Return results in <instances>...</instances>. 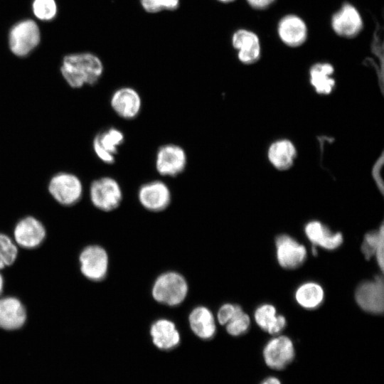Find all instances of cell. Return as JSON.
I'll use <instances>...</instances> for the list:
<instances>
[{"instance_id": "6da1fadb", "label": "cell", "mask_w": 384, "mask_h": 384, "mask_svg": "<svg viewBox=\"0 0 384 384\" xmlns=\"http://www.w3.org/2000/svg\"><path fill=\"white\" fill-rule=\"evenodd\" d=\"M104 71L100 58L94 53L84 52L65 55L60 66L61 74L73 88L98 82Z\"/></svg>"}, {"instance_id": "7a4b0ae2", "label": "cell", "mask_w": 384, "mask_h": 384, "mask_svg": "<svg viewBox=\"0 0 384 384\" xmlns=\"http://www.w3.org/2000/svg\"><path fill=\"white\" fill-rule=\"evenodd\" d=\"M188 284L186 278L175 271L159 274L151 287V296L158 303L168 306H177L186 299Z\"/></svg>"}, {"instance_id": "3957f363", "label": "cell", "mask_w": 384, "mask_h": 384, "mask_svg": "<svg viewBox=\"0 0 384 384\" xmlns=\"http://www.w3.org/2000/svg\"><path fill=\"white\" fill-rule=\"evenodd\" d=\"M40 41V28L33 19H23L16 23L9 33V49L18 57L29 55Z\"/></svg>"}, {"instance_id": "277c9868", "label": "cell", "mask_w": 384, "mask_h": 384, "mask_svg": "<svg viewBox=\"0 0 384 384\" xmlns=\"http://www.w3.org/2000/svg\"><path fill=\"white\" fill-rule=\"evenodd\" d=\"M90 198L92 205L102 211L117 209L123 199L122 189L119 182L111 176L94 180L90 187Z\"/></svg>"}, {"instance_id": "5b68a950", "label": "cell", "mask_w": 384, "mask_h": 384, "mask_svg": "<svg viewBox=\"0 0 384 384\" xmlns=\"http://www.w3.org/2000/svg\"><path fill=\"white\" fill-rule=\"evenodd\" d=\"M48 191L60 204L72 206L81 198L83 187L80 179L76 175L60 172L50 178Z\"/></svg>"}, {"instance_id": "8992f818", "label": "cell", "mask_w": 384, "mask_h": 384, "mask_svg": "<svg viewBox=\"0 0 384 384\" xmlns=\"http://www.w3.org/2000/svg\"><path fill=\"white\" fill-rule=\"evenodd\" d=\"M187 160V154L183 147L175 144H166L156 151L155 168L162 176L175 177L184 171Z\"/></svg>"}, {"instance_id": "52a82bcc", "label": "cell", "mask_w": 384, "mask_h": 384, "mask_svg": "<svg viewBox=\"0 0 384 384\" xmlns=\"http://www.w3.org/2000/svg\"><path fill=\"white\" fill-rule=\"evenodd\" d=\"M80 270L82 275L93 282L104 279L107 274L109 257L102 247L92 245L85 247L79 255Z\"/></svg>"}, {"instance_id": "ba28073f", "label": "cell", "mask_w": 384, "mask_h": 384, "mask_svg": "<svg viewBox=\"0 0 384 384\" xmlns=\"http://www.w3.org/2000/svg\"><path fill=\"white\" fill-rule=\"evenodd\" d=\"M357 304L365 311L380 314L384 309V284L381 276L360 284L355 292Z\"/></svg>"}, {"instance_id": "9c48e42d", "label": "cell", "mask_w": 384, "mask_h": 384, "mask_svg": "<svg viewBox=\"0 0 384 384\" xmlns=\"http://www.w3.org/2000/svg\"><path fill=\"white\" fill-rule=\"evenodd\" d=\"M137 196L141 206L151 212L164 210L171 201L169 187L161 180H153L142 184L138 190Z\"/></svg>"}, {"instance_id": "30bf717a", "label": "cell", "mask_w": 384, "mask_h": 384, "mask_svg": "<svg viewBox=\"0 0 384 384\" xmlns=\"http://www.w3.org/2000/svg\"><path fill=\"white\" fill-rule=\"evenodd\" d=\"M262 354L269 368L274 370L284 369L294 358V343L288 336H275L267 342Z\"/></svg>"}, {"instance_id": "8fae6325", "label": "cell", "mask_w": 384, "mask_h": 384, "mask_svg": "<svg viewBox=\"0 0 384 384\" xmlns=\"http://www.w3.org/2000/svg\"><path fill=\"white\" fill-rule=\"evenodd\" d=\"M124 142V134L116 127H109L100 132L94 138L92 147L97 158L103 163L115 162L119 149Z\"/></svg>"}, {"instance_id": "7c38bea8", "label": "cell", "mask_w": 384, "mask_h": 384, "mask_svg": "<svg viewBox=\"0 0 384 384\" xmlns=\"http://www.w3.org/2000/svg\"><path fill=\"white\" fill-rule=\"evenodd\" d=\"M275 246L277 262L284 268L299 267L306 260V247L288 235H278L275 240Z\"/></svg>"}, {"instance_id": "4fadbf2b", "label": "cell", "mask_w": 384, "mask_h": 384, "mask_svg": "<svg viewBox=\"0 0 384 384\" xmlns=\"http://www.w3.org/2000/svg\"><path fill=\"white\" fill-rule=\"evenodd\" d=\"M142 105L139 93L131 87L117 89L110 98L112 110L119 117L127 120L134 119L139 114Z\"/></svg>"}, {"instance_id": "5bb4252c", "label": "cell", "mask_w": 384, "mask_h": 384, "mask_svg": "<svg viewBox=\"0 0 384 384\" xmlns=\"http://www.w3.org/2000/svg\"><path fill=\"white\" fill-rule=\"evenodd\" d=\"M363 22L357 9L345 3L332 16L331 26L334 31L344 38H353L362 30Z\"/></svg>"}, {"instance_id": "9a60e30c", "label": "cell", "mask_w": 384, "mask_h": 384, "mask_svg": "<svg viewBox=\"0 0 384 384\" xmlns=\"http://www.w3.org/2000/svg\"><path fill=\"white\" fill-rule=\"evenodd\" d=\"M16 243L25 249H34L44 240L46 231L41 221L33 216L19 220L14 231Z\"/></svg>"}, {"instance_id": "2e32d148", "label": "cell", "mask_w": 384, "mask_h": 384, "mask_svg": "<svg viewBox=\"0 0 384 384\" xmlns=\"http://www.w3.org/2000/svg\"><path fill=\"white\" fill-rule=\"evenodd\" d=\"M232 45L238 50V58L244 64H252L257 62L261 53L259 37L253 31L240 28L232 36Z\"/></svg>"}, {"instance_id": "e0dca14e", "label": "cell", "mask_w": 384, "mask_h": 384, "mask_svg": "<svg viewBox=\"0 0 384 384\" xmlns=\"http://www.w3.org/2000/svg\"><path fill=\"white\" fill-rule=\"evenodd\" d=\"M280 40L287 46L297 47L302 45L307 37L306 23L299 16L289 14L282 17L277 26Z\"/></svg>"}, {"instance_id": "ac0fdd59", "label": "cell", "mask_w": 384, "mask_h": 384, "mask_svg": "<svg viewBox=\"0 0 384 384\" xmlns=\"http://www.w3.org/2000/svg\"><path fill=\"white\" fill-rule=\"evenodd\" d=\"M154 345L160 350L169 351L177 347L181 336L171 320L161 318L154 321L149 330Z\"/></svg>"}, {"instance_id": "d6986e66", "label": "cell", "mask_w": 384, "mask_h": 384, "mask_svg": "<svg viewBox=\"0 0 384 384\" xmlns=\"http://www.w3.org/2000/svg\"><path fill=\"white\" fill-rule=\"evenodd\" d=\"M26 310L21 302L14 297L0 298V328L16 330L21 328L26 320Z\"/></svg>"}, {"instance_id": "ffe728a7", "label": "cell", "mask_w": 384, "mask_h": 384, "mask_svg": "<svg viewBox=\"0 0 384 384\" xmlns=\"http://www.w3.org/2000/svg\"><path fill=\"white\" fill-rule=\"evenodd\" d=\"M188 324L193 333L202 340H210L216 332L215 318L205 306L194 307L188 314Z\"/></svg>"}, {"instance_id": "44dd1931", "label": "cell", "mask_w": 384, "mask_h": 384, "mask_svg": "<svg viewBox=\"0 0 384 384\" xmlns=\"http://www.w3.org/2000/svg\"><path fill=\"white\" fill-rule=\"evenodd\" d=\"M304 233L314 246H319L325 250L337 249L343 241L341 233L331 232L326 226L316 220L306 223L304 227Z\"/></svg>"}, {"instance_id": "7402d4cb", "label": "cell", "mask_w": 384, "mask_h": 384, "mask_svg": "<svg viewBox=\"0 0 384 384\" xmlns=\"http://www.w3.org/2000/svg\"><path fill=\"white\" fill-rule=\"evenodd\" d=\"M267 155L269 161L274 168L279 171H286L292 166L297 150L291 141L280 139L270 145Z\"/></svg>"}, {"instance_id": "603a6c76", "label": "cell", "mask_w": 384, "mask_h": 384, "mask_svg": "<svg viewBox=\"0 0 384 384\" xmlns=\"http://www.w3.org/2000/svg\"><path fill=\"white\" fill-rule=\"evenodd\" d=\"M254 317L257 326L271 335L279 334L287 324L285 317L277 314L276 308L270 304L259 306L255 311Z\"/></svg>"}, {"instance_id": "cb8c5ba5", "label": "cell", "mask_w": 384, "mask_h": 384, "mask_svg": "<svg viewBox=\"0 0 384 384\" xmlns=\"http://www.w3.org/2000/svg\"><path fill=\"white\" fill-rule=\"evenodd\" d=\"M333 65L329 63L314 64L310 69V82L315 91L320 95L330 94L335 87Z\"/></svg>"}, {"instance_id": "d4e9b609", "label": "cell", "mask_w": 384, "mask_h": 384, "mask_svg": "<svg viewBox=\"0 0 384 384\" xmlns=\"http://www.w3.org/2000/svg\"><path fill=\"white\" fill-rule=\"evenodd\" d=\"M384 228L381 225L378 230L367 233L361 245V251L366 260L375 256L379 268L384 267Z\"/></svg>"}, {"instance_id": "484cf974", "label": "cell", "mask_w": 384, "mask_h": 384, "mask_svg": "<svg viewBox=\"0 0 384 384\" xmlns=\"http://www.w3.org/2000/svg\"><path fill=\"white\" fill-rule=\"evenodd\" d=\"M324 292L322 287L314 282L301 284L295 292V299L302 307L313 309L319 307L324 301Z\"/></svg>"}, {"instance_id": "4316f807", "label": "cell", "mask_w": 384, "mask_h": 384, "mask_svg": "<svg viewBox=\"0 0 384 384\" xmlns=\"http://www.w3.org/2000/svg\"><path fill=\"white\" fill-rule=\"evenodd\" d=\"M226 331L233 336H239L245 334L250 326L249 316L238 306L235 314L225 325Z\"/></svg>"}, {"instance_id": "83f0119b", "label": "cell", "mask_w": 384, "mask_h": 384, "mask_svg": "<svg viewBox=\"0 0 384 384\" xmlns=\"http://www.w3.org/2000/svg\"><path fill=\"white\" fill-rule=\"evenodd\" d=\"M32 11L38 19L51 21L56 16L57 4L55 0H33Z\"/></svg>"}, {"instance_id": "f1b7e54d", "label": "cell", "mask_w": 384, "mask_h": 384, "mask_svg": "<svg viewBox=\"0 0 384 384\" xmlns=\"http://www.w3.org/2000/svg\"><path fill=\"white\" fill-rule=\"evenodd\" d=\"M18 256V248L13 240L6 235L0 233V257L6 266L11 265Z\"/></svg>"}, {"instance_id": "f546056e", "label": "cell", "mask_w": 384, "mask_h": 384, "mask_svg": "<svg viewBox=\"0 0 384 384\" xmlns=\"http://www.w3.org/2000/svg\"><path fill=\"white\" fill-rule=\"evenodd\" d=\"M143 9L149 14L161 11H174L180 5V0H139Z\"/></svg>"}, {"instance_id": "4dcf8cb0", "label": "cell", "mask_w": 384, "mask_h": 384, "mask_svg": "<svg viewBox=\"0 0 384 384\" xmlns=\"http://www.w3.org/2000/svg\"><path fill=\"white\" fill-rule=\"evenodd\" d=\"M239 305L225 303L220 306L217 311L216 319L218 322L225 326L235 314Z\"/></svg>"}, {"instance_id": "1f68e13d", "label": "cell", "mask_w": 384, "mask_h": 384, "mask_svg": "<svg viewBox=\"0 0 384 384\" xmlns=\"http://www.w3.org/2000/svg\"><path fill=\"white\" fill-rule=\"evenodd\" d=\"M254 9H264L270 6L275 0H246Z\"/></svg>"}, {"instance_id": "d6a6232c", "label": "cell", "mask_w": 384, "mask_h": 384, "mask_svg": "<svg viewBox=\"0 0 384 384\" xmlns=\"http://www.w3.org/2000/svg\"><path fill=\"white\" fill-rule=\"evenodd\" d=\"M260 384H282L281 381L276 377L271 376L265 378Z\"/></svg>"}, {"instance_id": "836d02e7", "label": "cell", "mask_w": 384, "mask_h": 384, "mask_svg": "<svg viewBox=\"0 0 384 384\" xmlns=\"http://www.w3.org/2000/svg\"><path fill=\"white\" fill-rule=\"evenodd\" d=\"M3 289H4V278L0 273V296L3 292Z\"/></svg>"}, {"instance_id": "e575fe53", "label": "cell", "mask_w": 384, "mask_h": 384, "mask_svg": "<svg viewBox=\"0 0 384 384\" xmlns=\"http://www.w3.org/2000/svg\"><path fill=\"white\" fill-rule=\"evenodd\" d=\"M5 267H6V265H5L4 262L0 257V270L4 269Z\"/></svg>"}, {"instance_id": "d590c367", "label": "cell", "mask_w": 384, "mask_h": 384, "mask_svg": "<svg viewBox=\"0 0 384 384\" xmlns=\"http://www.w3.org/2000/svg\"><path fill=\"white\" fill-rule=\"evenodd\" d=\"M217 1H218L220 2H222V3H229V2H231V1H233L234 0H217Z\"/></svg>"}]
</instances>
